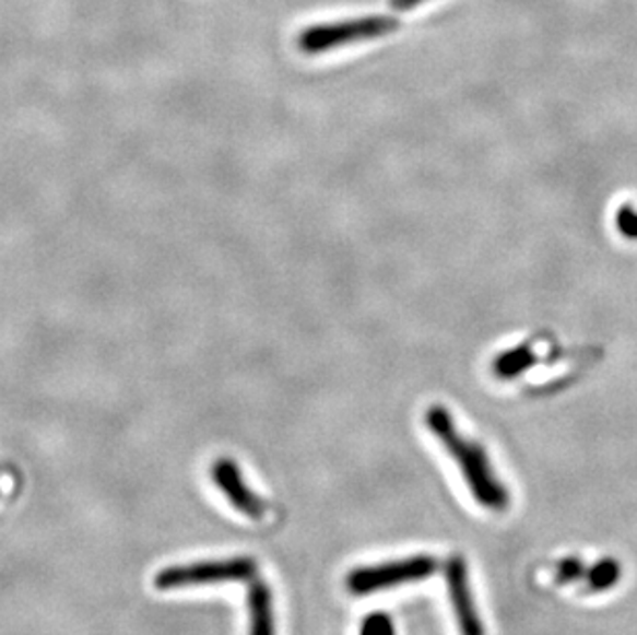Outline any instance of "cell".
I'll list each match as a JSON object with an SVG mask.
<instances>
[{
	"mask_svg": "<svg viewBox=\"0 0 637 635\" xmlns=\"http://www.w3.org/2000/svg\"><path fill=\"white\" fill-rule=\"evenodd\" d=\"M425 423L429 425L437 442L446 448V452L455 458L469 490L473 491L474 499L485 508H506L510 497L493 471L489 456L481 444L467 439L456 430L450 411L444 407H432L425 415Z\"/></svg>",
	"mask_w": 637,
	"mask_h": 635,
	"instance_id": "obj_1",
	"label": "cell"
},
{
	"mask_svg": "<svg viewBox=\"0 0 637 635\" xmlns=\"http://www.w3.org/2000/svg\"><path fill=\"white\" fill-rule=\"evenodd\" d=\"M399 30V21L392 17H362L339 23L314 25L302 32L297 46L306 55H322L339 46H349L355 42H367L376 37L392 34Z\"/></svg>",
	"mask_w": 637,
	"mask_h": 635,
	"instance_id": "obj_2",
	"label": "cell"
},
{
	"mask_svg": "<svg viewBox=\"0 0 637 635\" xmlns=\"http://www.w3.org/2000/svg\"><path fill=\"white\" fill-rule=\"evenodd\" d=\"M255 576V560L236 557V560H225V562H202L167 567L155 576V588L176 590V588L209 586V584H223V581L252 580Z\"/></svg>",
	"mask_w": 637,
	"mask_h": 635,
	"instance_id": "obj_3",
	"label": "cell"
},
{
	"mask_svg": "<svg viewBox=\"0 0 637 635\" xmlns=\"http://www.w3.org/2000/svg\"><path fill=\"white\" fill-rule=\"evenodd\" d=\"M437 569V562L427 555H415L406 557L401 562H388L384 565H371V567H359L349 574L346 586L353 595H369L376 590L394 588L402 584L420 581L427 576H432Z\"/></svg>",
	"mask_w": 637,
	"mask_h": 635,
	"instance_id": "obj_4",
	"label": "cell"
},
{
	"mask_svg": "<svg viewBox=\"0 0 637 635\" xmlns=\"http://www.w3.org/2000/svg\"><path fill=\"white\" fill-rule=\"evenodd\" d=\"M211 477L219 490L223 491V495L227 497V502L239 514L252 520H262L267 516V504L244 483L239 469L232 458H219L211 469Z\"/></svg>",
	"mask_w": 637,
	"mask_h": 635,
	"instance_id": "obj_5",
	"label": "cell"
},
{
	"mask_svg": "<svg viewBox=\"0 0 637 635\" xmlns=\"http://www.w3.org/2000/svg\"><path fill=\"white\" fill-rule=\"evenodd\" d=\"M446 584L452 600L456 621L462 635H485L483 623L476 613L471 586H469V572L462 557H452L446 565Z\"/></svg>",
	"mask_w": 637,
	"mask_h": 635,
	"instance_id": "obj_6",
	"label": "cell"
},
{
	"mask_svg": "<svg viewBox=\"0 0 637 635\" xmlns=\"http://www.w3.org/2000/svg\"><path fill=\"white\" fill-rule=\"evenodd\" d=\"M248 609H250V635H274L273 595L269 586L258 578L250 580Z\"/></svg>",
	"mask_w": 637,
	"mask_h": 635,
	"instance_id": "obj_7",
	"label": "cell"
},
{
	"mask_svg": "<svg viewBox=\"0 0 637 635\" xmlns=\"http://www.w3.org/2000/svg\"><path fill=\"white\" fill-rule=\"evenodd\" d=\"M621 578V565L617 560H601L594 563L588 572H586V581L590 590H609L613 588Z\"/></svg>",
	"mask_w": 637,
	"mask_h": 635,
	"instance_id": "obj_8",
	"label": "cell"
},
{
	"mask_svg": "<svg viewBox=\"0 0 637 635\" xmlns=\"http://www.w3.org/2000/svg\"><path fill=\"white\" fill-rule=\"evenodd\" d=\"M530 362H532V353H530L529 349L520 346V349H516V351L504 353V355L495 362V374H497L499 378H514V376L522 374V372L529 367Z\"/></svg>",
	"mask_w": 637,
	"mask_h": 635,
	"instance_id": "obj_9",
	"label": "cell"
},
{
	"mask_svg": "<svg viewBox=\"0 0 637 635\" xmlns=\"http://www.w3.org/2000/svg\"><path fill=\"white\" fill-rule=\"evenodd\" d=\"M359 635H397L394 634V625L392 619L388 618L386 613H371L369 618L364 619Z\"/></svg>",
	"mask_w": 637,
	"mask_h": 635,
	"instance_id": "obj_10",
	"label": "cell"
},
{
	"mask_svg": "<svg viewBox=\"0 0 637 635\" xmlns=\"http://www.w3.org/2000/svg\"><path fill=\"white\" fill-rule=\"evenodd\" d=\"M583 574H586V572H583V565L580 560L567 557V560L559 562V565H557V580L564 581V584H567V581L580 580Z\"/></svg>",
	"mask_w": 637,
	"mask_h": 635,
	"instance_id": "obj_11",
	"label": "cell"
},
{
	"mask_svg": "<svg viewBox=\"0 0 637 635\" xmlns=\"http://www.w3.org/2000/svg\"><path fill=\"white\" fill-rule=\"evenodd\" d=\"M621 234L627 237H637V213L632 207H621L617 217Z\"/></svg>",
	"mask_w": 637,
	"mask_h": 635,
	"instance_id": "obj_12",
	"label": "cell"
},
{
	"mask_svg": "<svg viewBox=\"0 0 637 635\" xmlns=\"http://www.w3.org/2000/svg\"><path fill=\"white\" fill-rule=\"evenodd\" d=\"M421 2H425V0H390V7L394 11H411V9L420 7Z\"/></svg>",
	"mask_w": 637,
	"mask_h": 635,
	"instance_id": "obj_13",
	"label": "cell"
}]
</instances>
